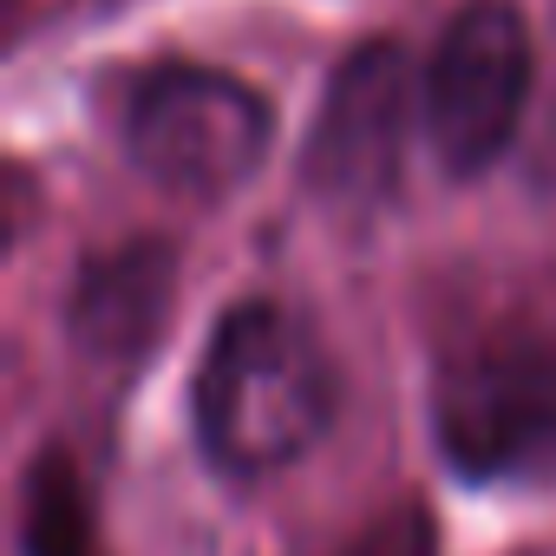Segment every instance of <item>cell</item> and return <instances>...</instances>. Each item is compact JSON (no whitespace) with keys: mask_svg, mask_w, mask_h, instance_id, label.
<instances>
[{"mask_svg":"<svg viewBox=\"0 0 556 556\" xmlns=\"http://www.w3.org/2000/svg\"><path fill=\"white\" fill-rule=\"evenodd\" d=\"M426 406L465 484H556V282L458 315L432 348Z\"/></svg>","mask_w":556,"mask_h":556,"instance_id":"cell-1","label":"cell"},{"mask_svg":"<svg viewBox=\"0 0 556 556\" xmlns=\"http://www.w3.org/2000/svg\"><path fill=\"white\" fill-rule=\"evenodd\" d=\"M197 439L216 471L262 478L295 465L334 419V367L315 328L282 302H236L190 387Z\"/></svg>","mask_w":556,"mask_h":556,"instance_id":"cell-2","label":"cell"},{"mask_svg":"<svg viewBox=\"0 0 556 556\" xmlns=\"http://www.w3.org/2000/svg\"><path fill=\"white\" fill-rule=\"evenodd\" d=\"M275 112L255 86L216 66L170 60L144 73L125 99V151L170 197L216 203L268 157Z\"/></svg>","mask_w":556,"mask_h":556,"instance_id":"cell-3","label":"cell"},{"mask_svg":"<svg viewBox=\"0 0 556 556\" xmlns=\"http://www.w3.org/2000/svg\"><path fill=\"white\" fill-rule=\"evenodd\" d=\"M523 99H530V27L510 0H471V8L439 34L432 60H426V138L432 157L452 177H484L517 125H523Z\"/></svg>","mask_w":556,"mask_h":556,"instance_id":"cell-4","label":"cell"},{"mask_svg":"<svg viewBox=\"0 0 556 556\" xmlns=\"http://www.w3.org/2000/svg\"><path fill=\"white\" fill-rule=\"evenodd\" d=\"M413 125V66L400 40H361L328 73L315 131L302 144V184L334 216H374L400 190Z\"/></svg>","mask_w":556,"mask_h":556,"instance_id":"cell-5","label":"cell"},{"mask_svg":"<svg viewBox=\"0 0 556 556\" xmlns=\"http://www.w3.org/2000/svg\"><path fill=\"white\" fill-rule=\"evenodd\" d=\"M170 315H177V249L157 236H138L79 268L66 302V334L92 374L131 380L164 348Z\"/></svg>","mask_w":556,"mask_h":556,"instance_id":"cell-6","label":"cell"},{"mask_svg":"<svg viewBox=\"0 0 556 556\" xmlns=\"http://www.w3.org/2000/svg\"><path fill=\"white\" fill-rule=\"evenodd\" d=\"M21 549L27 556H99L92 536V497L86 478L73 465L66 445H47L27 465V491H21Z\"/></svg>","mask_w":556,"mask_h":556,"instance_id":"cell-7","label":"cell"},{"mask_svg":"<svg viewBox=\"0 0 556 556\" xmlns=\"http://www.w3.org/2000/svg\"><path fill=\"white\" fill-rule=\"evenodd\" d=\"M334 556H439V523L419 497H400V504L374 510Z\"/></svg>","mask_w":556,"mask_h":556,"instance_id":"cell-8","label":"cell"}]
</instances>
